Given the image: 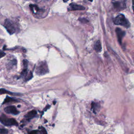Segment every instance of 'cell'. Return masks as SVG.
Returning a JSON list of instances; mask_svg holds the SVG:
<instances>
[{
    "label": "cell",
    "mask_w": 134,
    "mask_h": 134,
    "mask_svg": "<svg viewBox=\"0 0 134 134\" xmlns=\"http://www.w3.org/2000/svg\"><path fill=\"white\" fill-rule=\"evenodd\" d=\"M113 22L115 25H121L126 28H128L130 26L129 21L123 14H119L117 15L115 18H114Z\"/></svg>",
    "instance_id": "6da1fadb"
},
{
    "label": "cell",
    "mask_w": 134,
    "mask_h": 134,
    "mask_svg": "<svg viewBox=\"0 0 134 134\" xmlns=\"http://www.w3.org/2000/svg\"><path fill=\"white\" fill-rule=\"evenodd\" d=\"M49 69L47 65V64L46 62H40L36 69V74L39 75H42L48 73Z\"/></svg>",
    "instance_id": "7a4b0ae2"
},
{
    "label": "cell",
    "mask_w": 134,
    "mask_h": 134,
    "mask_svg": "<svg viewBox=\"0 0 134 134\" xmlns=\"http://www.w3.org/2000/svg\"><path fill=\"white\" fill-rule=\"evenodd\" d=\"M0 122L3 125L7 126H18V122L14 118H9L4 115L0 116Z\"/></svg>",
    "instance_id": "3957f363"
},
{
    "label": "cell",
    "mask_w": 134,
    "mask_h": 134,
    "mask_svg": "<svg viewBox=\"0 0 134 134\" xmlns=\"http://www.w3.org/2000/svg\"><path fill=\"white\" fill-rule=\"evenodd\" d=\"M4 26L8 32L12 35L16 31V27L15 26V25L9 19H6Z\"/></svg>",
    "instance_id": "277c9868"
},
{
    "label": "cell",
    "mask_w": 134,
    "mask_h": 134,
    "mask_svg": "<svg viewBox=\"0 0 134 134\" xmlns=\"http://www.w3.org/2000/svg\"><path fill=\"white\" fill-rule=\"evenodd\" d=\"M114 8L117 11L124 9L126 7V3L124 1H114L113 2Z\"/></svg>",
    "instance_id": "5b68a950"
},
{
    "label": "cell",
    "mask_w": 134,
    "mask_h": 134,
    "mask_svg": "<svg viewBox=\"0 0 134 134\" xmlns=\"http://www.w3.org/2000/svg\"><path fill=\"white\" fill-rule=\"evenodd\" d=\"M4 111L7 114L13 115H17L19 114V111L14 106H9L4 108Z\"/></svg>",
    "instance_id": "8992f818"
},
{
    "label": "cell",
    "mask_w": 134,
    "mask_h": 134,
    "mask_svg": "<svg viewBox=\"0 0 134 134\" xmlns=\"http://www.w3.org/2000/svg\"><path fill=\"white\" fill-rule=\"evenodd\" d=\"M116 35H117V36L118 42H119L120 44H121L122 38L125 36L126 33L124 31L122 30L119 28H117L116 29Z\"/></svg>",
    "instance_id": "52a82bcc"
},
{
    "label": "cell",
    "mask_w": 134,
    "mask_h": 134,
    "mask_svg": "<svg viewBox=\"0 0 134 134\" xmlns=\"http://www.w3.org/2000/svg\"><path fill=\"white\" fill-rule=\"evenodd\" d=\"M85 7L82 5H77L75 3H71L70 4L68 10H84Z\"/></svg>",
    "instance_id": "ba28073f"
},
{
    "label": "cell",
    "mask_w": 134,
    "mask_h": 134,
    "mask_svg": "<svg viewBox=\"0 0 134 134\" xmlns=\"http://www.w3.org/2000/svg\"><path fill=\"white\" fill-rule=\"evenodd\" d=\"M37 115V111L35 110H32L28 112L25 116V117L27 120H30L34 117H35Z\"/></svg>",
    "instance_id": "9c48e42d"
},
{
    "label": "cell",
    "mask_w": 134,
    "mask_h": 134,
    "mask_svg": "<svg viewBox=\"0 0 134 134\" xmlns=\"http://www.w3.org/2000/svg\"><path fill=\"white\" fill-rule=\"evenodd\" d=\"M94 48L95 50L97 52H99L101 51L102 46H101V43L99 40H98L95 42L94 45Z\"/></svg>",
    "instance_id": "30bf717a"
},
{
    "label": "cell",
    "mask_w": 134,
    "mask_h": 134,
    "mask_svg": "<svg viewBox=\"0 0 134 134\" xmlns=\"http://www.w3.org/2000/svg\"><path fill=\"white\" fill-rule=\"evenodd\" d=\"M17 102V100H16L15 99L10 97L9 96H6V97L5 98V99H4L3 104H4L5 103H7L9 102Z\"/></svg>",
    "instance_id": "8fae6325"
},
{
    "label": "cell",
    "mask_w": 134,
    "mask_h": 134,
    "mask_svg": "<svg viewBox=\"0 0 134 134\" xmlns=\"http://www.w3.org/2000/svg\"><path fill=\"white\" fill-rule=\"evenodd\" d=\"M8 94L10 95H15V93H12V92L8 91L4 88H0V94Z\"/></svg>",
    "instance_id": "7c38bea8"
},
{
    "label": "cell",
    "mask_w": 134,
    "mask_h": 134,
    "mask_svg": "<svg viewBox=\"0 0 134 134\" xmlns=\"http://www.w3.org/2000/svg\"><path fill=\"white\" fill-rule=\"evenodd\" d=\"M99 108V106L96 103H95L94 102H93L92 103V109H93V111L95 113H96V111H97Z\"/></svg>",
    "instance_id": "4fadbf2b"
},
{
    "label": "cell",
    "mask_w": 134,
    "mask_h": 134,
    "mask_svg": "<svg viewBox=\"0 0 134 134\" xmlns=\"http://www.w3.org/2000/svg\"><path fill=\"white\" fill-rule=\"evenodd\" d=\"M25 80L26 81H28L29 80H30L32 77V74L31 72H30L29 74H27L25 76Z\"/></svg>",
    "instance_id": "5bb4252c"
},
{
    "label": "cell",
    "mask_w": 134,
    "mask_h": 134,
    "mask_svg": "<svg viewBox=\"0 0 134 134\" xmlns=\"http://www.w3.org/2000/svg\"><path fill=\"white\" fill-rule=\"evenodd\" d=\"M39 128L41 129L40 131V134H47V131L43 127H40Z\"/></svg>",
    "instance_id": "9a60e30c"
},
{
    "label": "cell",
    "mask_w": 134,
    "mask_h": 134,
    "mask_svg": "<svg viewBox=\"0 0 134 134\" xmlns=\"http://www.w3.org/2000/svg\"><path fill=\"white\" fill-rule=\"evenodd\" d=\"M8 133V130L6 129L0 128V134H7Z\"/></svg>",
    "instance_id": "2e32d148"
},
{
    "label": "cell",
    "mask_w": 134,
    "mask_h": 134,
    "mask_svg": "<svg viewBox=\"0 0 134 134\" xmlns=\"http://www.w3.org/2000/svg\"><path fill=\"white\" fill-rule=\"evenodd\" d=\"M39 133V130H32L31 131L29 134H38Z\"/></svg>",
    "instance_id": "e0dca14e"
},
{
    "label": "cell",
    "mask_w": 134,
    "mask_h": 134,
    "mask_svg": "<svg viewBox=\"0 0 134 134\" xmlns=\"http://www.w3.org/2000/svg\"><path fill=\"white\" fill-rule=\"evenodd\" d=\"M79 20L83 23H87L88 21V20L87 19H86L85 18H80L79 19Z\"/></svg>",
    "instance_id": "ac0fdd59"
},
{
    "label": "cell",
    "mask_w": 134,
    "mask_h": 134,
    "mask_svg": "<svg viewBox=\"0 0 134 134\" xmlns=\"http://www.w3.org/2000/svg\"><path fill=\"white\" fill-rule=\"evenodd\" d=\"M5 53L4 52H3V51L2 50H0V58L4 57L5 55Z\"/></svg>",
    "instance_id": "d6986e66"
}]
</instances>
